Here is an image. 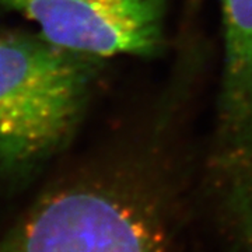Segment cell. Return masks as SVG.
Returning a JSON list of instances; mask_svg holds the SVG:
<instances>
[{
  "mask_svg": "<svg viewBox=\"0 0 252 252\" xmlns=\"http://www.w3.org/2000/svg\"><path fill=\"white\" fill-rule=\"evenodd\" d=\"M94 59L45 38L0 34V162H35L69 137L84 107Z\"/></svg>",
  "mask_w": 252,
  "mask_h": 252,
  "instance_id": "6da1fadb",
  "label": "cell"
},
{
  "mask_svg": "<svg viewBox=\"0 0 252 252\" xmlns=\"http://www.w3.org/2000/svg\"><path fill=\"white\" fill-rule=\"evenodd\" d=\"M167 195L77 187L38 203L0 252H175L178 216Z\"/></svg>",
  "mask_w": 252,
  "mask_h": 252,
  "instance_id": "7a4b0ae2",
  "label": "cell"
},
{
  "mask_svg": "<svg viewBox=\"0 0 252 252\" xmlns=\"http://www.w3.org/2000/svg\"><path fill=\"white\" fill-rule=\"evenodd\" d=\"M42 38L90 56L152 54L161 42L162 0H0Z\"/></svg>",
  "mask_w": 252,
  "mask_h": 252,
  "instance_id": "3957f363",
  "label": "cell"
},
{
  "mask_svg": "<svg viewBox=\"0 0 252 252\" xmlns=\"http://www.w3.org/2000/svg\"><path fill=\"white\" fill-rule=\"evenodd\" d=\"M225 67L221 140L216 162L219 209L252 220V0H223Z\"/></svg>",
  "mask_w": 252,
  "mask_h": 252,
  "instance_id": "277c9868",
  "label": "cell"
}]
</instances>
